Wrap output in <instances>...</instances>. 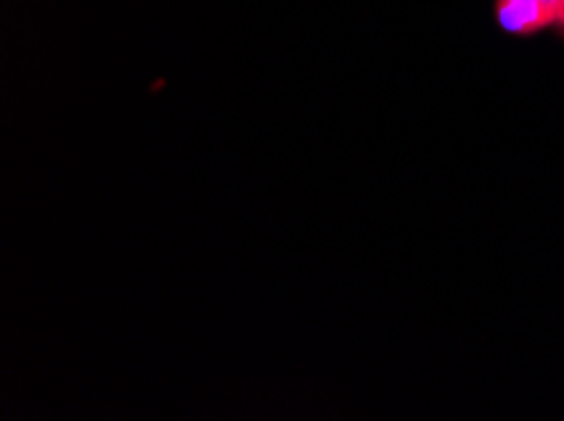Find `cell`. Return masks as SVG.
<instances>
[{"label":"cell","mask_w":564,"mask_h":421,"mask_svg":"<svg viewBox=\"0 0 564 421\" xmlns=\"http://www.w3.org/2000/svg\"><path fill=\"white\" fill-rule=\"evenodd\" d=\"M497 21L507 33L529 36L554 23V13L544 0H497Z\"/></svg>","instance_id":"1"},{"label":"cell","mask_w":564,"mask_h":421,"mask_svg":"<svg viewBox=\"0 0 564 421\" xmlns=\"http://www.w3.org/2000/svg\"><path fill=\"white\" fill-rule=\"evenodd\" d=\"M546 5H550V11L554 13V21L560 19V11H562V5H564V0H544Z\"/></svg>","instance_id":"2"},{"label":"cell","mask_w":564,"mask_h":421,"mask_svg":"<svg viewBox=\"0 0 564 421\" xmlns=\"http://www.w3.org/2000/svg\"><path fill=\"white\" fill-rule=\"evenodd\" d=\"M557 21H562L564 23V5H562V11H560V19Z\"/></svg>","instance_id":"3"}]
</instances>
